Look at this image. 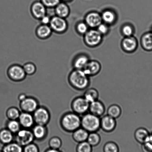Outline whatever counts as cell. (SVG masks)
<instances>
[{"label": "cell", "mask_w": 152, "mask_h": 152, "mask_svg": "<svg viewBox=\"0 0 152 152\" xmlns=\"http://www.w3.org/2000/svg\"><path fill=\"white\" fill-rule=\"evenodd\" d=\"M142 145L143 152H152V134H150L147 139Z\"/></svg>", "instance_id": "cell-37"}, {"label": "cell", "mask_w": 152, "mask_h": 152, "mask_svg": "<svg viewBox=\"0 0 152 152\" xmlns=\"http://www.w3.org/2000/svg\"><path fill=\"white\" fill-rule=\"evenodd\" d=\"M23 152H39L38 146L32 142L23 147Z\"/></svg>", "instance_id": "cell-39"}, {"label": "cell", "mask_w": 152, "mask_h": 152, "mask_svg": "<svg viewBox=\"0 0 152 152\" xmlns=\"http://www.w3.org/2000/svg\"><path fill=\"white\" fill-rule=\"evenodd\" d=\"M106 111L105 106L102 102L99 99L90 103L88 112L94 115L101 118Z\"/></svg>", "instance_id": "cell-14"}, {"label": "cell", "mask_w": 152, "mask_h": 152, "mask_svg": "<svg viewBox=\"0 0 152 152\" xmlns=\"http://www.w3.org/2000/svg\"><path fill=\"white\" fill-rule=\"evenodd\" d=\"M49 26L53 32L58 34L65 33L68 28V23L66 19L56 15L51 17Z\"/></svg>", "instance_id": "cell-8"}, {"label": "cell", "mask_w": 152, "mask_h": 152, "mask_svg": "<svg viewBox=\"0 0 152 152\" xmlns=\"http://www.w3.org/2000/svg\"><path fill=\"white\" fill-rule=\"evenodd\" d=\"M6 128L14 135L22 128L18 120H8L6 123Z\"/></svg>", "instance_id": "cell-28"}, {"label": "cell", "mask_w": 152, "mask_h": 152, "mask_svg": "<svg viewBox=\"0 0 152 152\" xmlns=\"http://www.w3.org/2000/svg\"><path fill=\"white\" fill-rule=\"evenodd\" d=\"M117 126L116 119L106 115L100 118V129L107 133L113 132Z\"/></svg>", "instance_id": "cell-10"}, {"label": "cell", "mask_w": 152, "mask_h": 152, "mask_svg": "<svg viewBox=\"0 0 152 152\" xmlns=\"http://www.w3.org/2000/svg\"><path fill=\"white\" fill-rule=\"evenodd\" d=\"M35 124L47 126L51 119V114L46 107L39 106L32 113Z\"/></svg>", "instance_id": "cell-6"}, {"label": "cell", "mask_w": 152, "mask_h": 152, "mask_svg": "<svg viewBox=\"0 0 152 152\" xmlns=\"http://www.w3.org/2000/svg\"><path fill=\"white\" fill-rule=\"evenodd\" d=\"M101 15L102 21L107 24H112L116 20L115 14L110 10L104 11Z\"/></svg>", "instance_id": "cell-32"}, {"label": "cell", "mask_w": 152, "mask_h": 152, "mask_svg": "<svg viewBox=\"0 0 152 152\" xmlns=\"http://www.w3.org/2000/svg\"><path fill=\"white\" fill-rule=\"evenodd\" d=\"M2 150L3 152H23V147L13 141L4 145Z\"/></svg>", "instance_id": "cell-29"}, {"label": "cell", "mask_w": 152, "mask_h": 152, "mask_svg": "<svg viewBox=\"0 0 152 152\" xmlns=\"http://www.w3.org/2000/svg\"><path fill=\"white\" fill-rule=\"evenodd\" d=\"M89 61V59L86 56L81 55L78 56L74 60L73 64L74 68L83 70Z\"/></svg>", "instance_id": "cell-24"}, {"label": "cell", "mask_w": 152, "mask_h": 152, "mask_svg": "<svg viewBox=\"0 0 152 152\" xmlns=\"http://www.w3.org/2000/svg\"><path fill=\"white\" fill-rule=\"evenodd\" d=\"M72 133V138L74 141L79 143L87 141L89 132L80 127Z\"/></svg>", "instance_id": "cell-21"}, {"label": "cell", "mask_w": 152, "mask_h": 152, "mask_svg": "<svg viewBox=\"0 0 152 152\" xmlns=\"http://www.w3.org/2000/svg\"><path fill=\"white\" fill-rule=\"evenodd\" d=\"M83 96L89 103L98 99L99 91L94 88H88L85 91Z\"/></svg>", "instance_id": "cell-26"}, {"label": "cell", "mask_w": 152, "mask_h": 152, "mask_svg": "<svg viewBox=\"0 0 152 152\" xmlns=\"http://www.w3.org/2000/svg\"><path fill=\"white\" fill-rule=\"evenodd\" d=\"M23 66L26 76H32L36 73L37 68L34 63L28 62L25 63Z\"/></svg>", "instance_id": "cell-34"}, {"label": "cell", "mask_w": 152, "mask_h": 152, "mask_svg": "<svg viewBox=\"0 0 152 152\" xmlns=\"http://www.w3.org/2000/svg\"><path fill=\"white\" fill-rule=\"evenodd\" d=\"M54 9L55 15L62 18H67L70 12V7L65 2H60Z\"/></svg>", "instance_id": "cell-20"}, {"label": "cell", "mask_w": 152, "mask_h": 152, "mask_svg": "<svg viewBox=\"0 0 152 152\" xmlns=\"http://www.w3.org/2000/svg\"><path fill=\"white\" fill-rule=\"evenodd\" d=\"M88 25L85 23L80 22L77 25L76 31L78 33L80 34L85 35L88 31Z\"/></svg>", "instance_id": "cell-40"}, {"label": "cell", "mask_w": 152, "mask_h": 152, "mask_svg": "<svg viewBox=\"0 0 152 152\" xmlns=\"http://www.w3.org/2000/svg\"><path fill=\"white\" fill-rule=\"evenodd\" d=\"M102 36L97 30H88L85 34V42L87 45L89 46H96L101 42Z\"/></svg>", "instance_id": "cell-11"}, {"label": "cell", "mask_w": 152, "mask_h": 152, "mask_svg": "<svg viewBox=\"0 0 152 152\" xmlns=\"http://www.w3.org/2000/svg\"><path fill=\"white\" fill-rule=\"evenodd\" d=\"M53 31L49 25L40 24L37 27L35 33L37 37L41 40L48 39L51 36Z\"/></svg>", "instance_id": "cell-16"}, {"label": "cell", "mask_w": 152, "mask_h": 152, "mask_svg": "<svg viewBox=\"0 0 152 152\" xmlns=\"http://www.w3.org/2000/svg\"><path fill=\"white\" fill-rule=\"evenodd\" d=\"M18 121L22 128L31 129L35 124L32 113L21 112Z\"/></svg>", "instance_id": "cell-15"}, {"label": "cell", "mask_w": 152, "mask_h": 152, "mask_svg": "<svg viewBox=\"0 0 152 152\" xmlns=\"http://www.w3.org/2000/svg\"><path fill=\"white\" fill-rule=\"evenodd\" d=\"M7 74L11 81L15 82L24 80L26 76L23 66L17 64L10 66L7 69Z\"/></svg>", "instance_id": "cell-5"}, {"label": "cell", "mask_w": 152, "mask_h": 152, "mask_svg": "<svg viewBox=\"0 0 152 152\" xmlns=\"http://www.w3.org/2000/svg\"><path fill=\"white\" fill-rule=\"evenodd\" d=\"M150 134L146 128H139L134 132V138L137 142L142 145L145 141Z\"/></svg>", "instance_id": "cell-22"}, {"label": "cell", "mask_w": 152, "mask_h": 152, "mask_svg": "<svg viewBox=\"0 0 152 152\" xmlns=\"http://www.w3.org/2000/svg\"><path fill=\"white\" fill-rule=\"evenodd\" d=\"M27 96L26 95V94H24V93H22V94H20L18 95V100L20 102L23 101V100L26 99Z\"/></svg>", "instance_id": "cell-44"}, {"label": "cell", "mask_w": 152, "mask_h": 152, "mask_svg": "<svg viewBox=\"0 0 152 152\" xmlns=\"http://www.w3.org/2000/svg\"><path fill=\"white\" fill-rule=\"evenodd\" d=\"M60 126L65 132L72 133L80 127L81 117L73 112L64 113L60 118Z\"/></svg>", "instance_id": "cell-2"}, {"label": "cell", "mask_w": 152, "mask_h": 152, "mask_svg": "<svg viewBox=\"0 0 152 152\" xmlns=\"http://www.w3.org/2000/svg\"><path fill=\"white\" fill-rule=\"evenodd\" d=\"M44 152H63L60 150H56L52 148H48L46 149Z\"/></svg>", "instance_id": "cell-45"}, {"label": "cell", "mask_w": 152, "mask_h": 152, "mask_svg": "<svg viewBox=\"0 0 152 152\" xmlns=\"http://www.w3.org/2000/svg\"><path fill=\"white\" fill-rule=\"evenodd\" d=\"M97 30L102 35H105L108 32L109 28L107 24L102 23L97 27Z\"/></svg>", "instance_id": "cell-42"}, {"label": "cell", "mask_w": 152, "mask_h": 152, "mask_svg": "<svg viewBox=\"0 0 152 152\" xmlns=\"http://www.w3.org/2000/svg\"><path fill=\"white\" fill-rule=\"evenodd\" d=\"M104 152H119V148L118 145L114 142H107L103 147Z\"/></svg>", "instance_id": "cell-35"}, {"label": "cell", "mask_w": 152, "mask_h": 152, "mask_svg": "<svg viewBox=\"0 0 152 152\" xmlns=\"http://www.w3.org/2000/svg\"><path fill=\"white\" fill-rule=\"evenodd\" d=\"M69 85L77 91H85L91 85L89 77L83 70L74 69L68 77Z\"/></svg>", "instance_id": "cell-1"}, {"label": "cell", "mask_w": 152, "mask_h": 152, "mask_svg": "<svg viewBox=\"0 0 152 152\" xmlns=\"http://www.w3.org/2000/svg\"><path fill=\"white\" fill-rule=\"evenodd\" d=\"M90 103L83 96H79L75 97L71 104L72 112L82 116L88 113Z\"/></svg>", "instance_id": "cell-4"}, {"label": "cell", "mask_w": 152, "mask_h": 152, "mask_svg": "<svg viewBox=\"0 0 152 152\" xmlns=\"http://www.w3.org/2000/svg\"><path fill=\"white\" fill-rule=\"evenodd\" d=\"M133 32V29L132 26L130 25H125L122 27V33L126 37L132 36Z\"/></svg>", "instance_id": "cell-41"}, {"label": "cell", "mask_w": 152, "mask_h": 152, "mask_svg": "<svg viewBox=\"0 0 152 152\" xmlns=\"http://www.w3.org/2000/svg\"><path fill=\"white\" fill-rule=\"evenodd\" d=\"M21 112L17 107H12L7 109L6 115L8 120H18Z\"/></svg>", "instance_id": "cell-30"}, {"label": "cell", "mask_w": 152, "mask_h": 152, "mask_svg": "<svg viewBox=\"0 0 152 152\" xmlns=\"http://www.w3.org/2000/svg\"><path fill=\"white\" fill-rule=\"evenodd\" d=\"M39 106V102L36 98L28 96L23 101L20 102L19 104L21 112L32 114Z\"/></svg>", "instance_id": "cell-9"}, {"label": "cell", "mask_w": 152, "mask_h": 152, "mask_svg": "<svg viewBox=\"0 0 152 152\" xmlns=\"http://www.w3.org/2000/svg\"><path fill=\"white\" fill-rule=\"evenodd\" d=\"M152 134V133H151Z\"/></svg>", "instance_id": "cell-49"}, {"label": "cell", "mask_w": 152, "mask_h": 152, "mask_svg": "<svg viewBox=\"0 0 152 152\" xmlns=\"http://www.w3.org/2000/svg\"><path fill=\"white\" fill-rule=\"evenodd\" d=\"M151 32H152V31H151Z\"/></svg>", "instance_id": "cell-48"}, {"label": "cell", "mask_w": 152, "mask_h": 152, "mask_svg": "<svg viewBox=\"0 0 152 152\" xmlns=\"http://www.w3.org/2000/svg\"><path fill=\"white\" fill-rule=\"evenodd\" d=\"M107 115L116 119L121 115L122 113L121 107L117 104H112L109 106L107 108Z\"/></svg>", "instance_id": "cell-27"}, {"label": "cell", "mask_w": 152, "mask_h": 152, "mask_svg": "<svg viewBox=\"0 0 152 152\" xmlns=\"http://www.w3.org/2000/svg\"><path fill=\"white\" fill-rule=\"evenodd\" d=\"M136 39L132 36L126 37L122 42V48L128 52H132L136 49L137 47Z\"/></svg>", "instance_id": "cell-19"}, {"label": "cell", "mask_w": 152, "mask_h": 152, "mask_svg": "<svg viewBox=\"0 0 152 152\" xmlns=\"http://www.w3.org/2000/svg\"><path fill=\"white\" fill-rule=\"evenodd\" d=\"M51 18V17H50L47 14L45 15L39 20L41 24L49 25Z\"/></svg>", "instance_id": "cell-43"}, {"label": "cell", "mask_w": 152, "mask_h": 152, "mask_svg": "<svg viewBox=\"0 0 152 152\" xmlns=\"http://www.w3.org/2000/svg\"><path fill=\"white\" fill-rule=\"evenodd\" d=\"M14 134L6 128L0 130V143L5 145L14 141Z\"/></svg>", "instance_id": "cell-23"}, {"label": "cell", "mask_w": 152, "mask_h": 152, "mask_svg": "<svg viewBox=\"0 0 152 152\" xmlns=\"http://www.w3.org/2000/svg\"><path fill=\"white\" fill-rule=\"evenodd\" d=\"M142 46L147 51H152V32L145 33L141 38Z\"/></svg>", "instance_id": "cell-25"}, {"label": "cell", "mask_w": 152, "mask_h": 152, "mask_svg": "<svg viewBox=\"0 0 152 152\" xmlns=\"http://www.w3.org/2000/svg\"><path fill=\"white\" fill-rule=\"evenodd\" d=\"M101 141V137L97 132L89 133L87 141L93 147H96Z\"/></svg>", "instance_id": "cell-31"}, {"label": "cell", "mask_w": 152, "mask_h": 152, "mask_svg": "<svg viewBox=\"0 0 152 152\" xmlns=\"http://www.w3.org/2000/svg\"><path fill=\"white\" fill-rule=\"evenodd\" d=\"M100 70L101 66L98 61H89L83 70L90 77L98 74Z\"/></svg>", "instance_id": "cell-18"}, {"label": "cell", "mask_w": 152, "mask_h": 152, "mask_svg": "<svg viewBox=\"0 0 152 152\" xmlns=\"http://www.w3.org/2000/svg\"><path fill=\"white\" fill-rule=\"evenodd\" d=\"M93 147L86 141L78 143L76 148V152H92Z\"/></svg>", "instance_id": "cell-36"}, {"label": "cell", "mask_w": 152, "mask_h": 152, "mask_svg": "<svg viewBox=\"0 0 152 152\" xmlns=\"http://www.w3.org/2000/svg\"><path fill=\"white\" fill-rule=\"evenodd\" d=\"M100 118L88 113L81 117V127L88 132H97L100 129Z\"/></svg>", "instance_id": "cell-3"}, {"label": "cell", "mask_w": 152, "mask_h": 152, "mask_svg": "<svg viewBox=\"0 0 152 152\" xmlns=\"http://www.w3.org/2000/svg\"><path fill=\"white\" fill-rule=\"evenodd\" d=\"M0 152H3L2 151V150H0Z\"/></svg>", "instance_id": "cell-47"}, {"label": "cell", "mask_w": 152, "mask_h": 152, "mask_svg": "<svg viewBox=\"0 0 152 152\" xmlns=\"http://www.w3.org/2000/svg\"><path fill=\"white\" fill-rule=\"evenodd\" d=\"M62 141L59 137L54 136L50 138L48 141L50 148L60 150L62 145Z\"/></svg>", "instance_id": "cell-33"}, {"label": "cell", "mask_w": 152, "mask_h": 152, "mask_svg": "<svg viewBox=\"0 0 152 152\" xmlns=\"http://www.w3.org/2000/svg\"><path fill=\"white\" fill-rule=\"evenodd\" d=\"M31 130L34 140L38 141H44L48 135V129L47 126L35 124Z\"/></svg>", "instance_id": "cell-13"}, {"label": "cell", "mask_w": 152, "mask_h": 152, "mask_svg": "<svg viewBox=\"0 0 152 152\" xmlns=\"http://www.w3.org/2000/svg\"><path fill=\"white\" fill-rule=\"evenodd\" d=\"M102 21L101 15L94 12L88 13L85 17V23L91 28H97Z\"/></svg>", "instance_id": "cell-17"}, {"label": "cell", "mask_w": 152, "mask_h": 152, "mask_svg": "<svg viewBox=\"0 0 152 152\" xmlns=\"http://www.w3.org/2000/svg\"><path fill=\"white\" fill-rule=\"evenodd\" d=\"M30 11L34 18L39 20L47 14V8L40 1H36L31 5Z\"/></svg>", "instance_id": "cell-12"}, {"label": "cell", "mask_w": 152, "mask_h": 152, "mask_svg": "<svg viewBox=\"0 0 152 152\" xmlns=\"http://www.w3.org/2000/svg\"><path fill=\"white\" fill-rule=\"evenodd\" d=\"M40 1L47 9L54 8L58 4L61 2L60 0H40Z\"/></svg>", "instance_id": "cell-38"}, {"label": "cell", "mask_w": 152, "mask_h": 152, "mask_svg": "<svg viewBox=\"0 0 152 152\" xmlns=\"http://www.w3.org/2000/svg\"><path fill=\"white\" fill-rule=\"evenodd\" d=\"M34 140L31 130L22 128L15 134L14 141L22 147L33 142Z\"/></svg>", "instance_id": "cell-7"}, {"label": "cell", "mask_w": 152, "mask_h": 152, "mask_svg": "<svg viewBox=\"0 0 152 152\" xmlns=\"http://www.w3.org/2000/svg\"><path fill=\"white\" fill-rule=\"evenodd\" d=\"M61 2H64L67 3L68 2H70L72 1V0H60Z\"/></svg>", "instance_id": "cell-46"}]
</instances>
